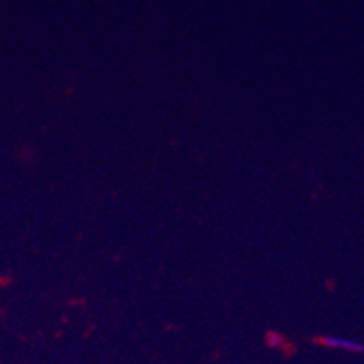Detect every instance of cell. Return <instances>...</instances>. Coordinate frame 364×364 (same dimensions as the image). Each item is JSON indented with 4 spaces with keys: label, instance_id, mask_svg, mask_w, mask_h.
<instances>
[{
    "label": "cell",
    "instance_id": "2",
    "mask_svg": "<svg viewBox=\"0 0 364 364\" xmlns=\"http://www.w3.org/2000/svg\"><path fill=\"white\" fill-rule=\"evenodd\" d=\"M268 341H270V346H279L281 343H283V337L279 336V333H276V332H272V333H268Z\"/></svg>",
    "mask_w": 364,
    "mask_h": 364
},
{
    "label": "cell",
    "instance_id": "1",
    "mask_svg": "<svg viewBox=\"0 0 364 364\" xmlns=\"http://www.w3.org/2000/svg\"><path fill=\"white\" fill-rule=\"evenodd\" d=\"M324 346H330V348L336 350H344V352H352V353H364V344L359 343V341L346 339V337H337L330 336L323 339Z\"/></svg>",
    "mask_w": 364,
    "mask_h": 364
}]
</instances>
